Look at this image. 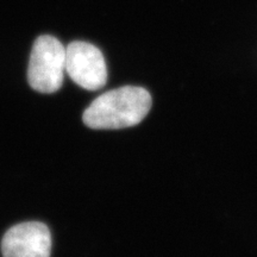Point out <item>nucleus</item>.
I'll list each match as a JSON object with an SVG mask.
<instances>
[{
	"instance_id": "7ed1b4c3",
	"label": "nucleus",
	"mask_w": 257,
	"mask_h": 257,
	"mask_svg": "<svg viewBox=\"0 0 257 257\" xmlns=\"http://www.w3.org/2000/svg\"><path fill=\"white\" fill-rule=\"evenodd\" d=\"M66 72L80 87L96 91L107 82V68L102 53L88 42L75 41L66 48Z\"/></svg>"
},
{
	"instance_id": "f03ea898",
	"label": "nucleus",
	"mask_w": 257,
	"mask_h": 257,
	"mask_svg": "<svg viewBox=\"0 0 257 257\" xmlns=\"http://www.w3.org/2000/svg\"><path fill=\"white\" fill-rule=\"evenodd\" d=\"M66 72V48L53 36H40L32 46L28 81L35 91L50 94L59 91Z\"/></svg>"
},
{
	"instance_id": "20e7f679",
	"label": "nucleus",
	"mask_w": 257,
	"mask_h": 257,
	"mask_svg": "<svg viewBox=\"0 0 257 257\" xmlns=\"http://www.w3.org/2000/svg\"><path fill=\"white\" fill-rule=\"evenodd\" d=\"M2 252L4 257H50V231L41 221L15 225L3 237Z\"/></svg>"
},
{
	"instance_id": "f257e3e1",
	"label": "nucleus",
	"mask_w": 257,
	"mask_h": 257,
	"mask_svg": "<svg viewBox=\"0 0 257 257\" xmlns=\"http://www.w3.org/2000/svg\"><path fill=\"white\" fill-rule=\"evenodd\" d=\"M152 107V95L143 87L124 86L99 95L83 112L86 126L117 130L140 124Z\"/></svg>"
}]
</instances>
